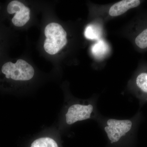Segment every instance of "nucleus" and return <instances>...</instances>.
Returning a JSON list of instances; mask_svg holds the SVG:
<instances>
[{"label":"nucleus","instance_id":"1","mask_svg":"<svg viewBox=\"0 0 147 147\" xmlns=\"http://www.w3.org/2000/svg\"><path fill=\"white\" fill-rule=\"evenodd\" d=\"M46 39L44 48L48 54L54 55L61 50L67 43V33L60 24L52 23L45 27Z\"/></svg>","mask_w":147,"mask_h":147},{"label":"nucleus","instance_id":"2","mask_svg":"<svg viewBox=\"0 0 147 147\" xmlns=\"http://www.w3.org/2000/svg\"><path fill=\"white\" fill-rule=\"evenodd\" d=\"M2 71L7 79L16 81H28L32 78L34 74L33 67L22 59L18 60L15 63L8 62L4 64Z\"/></svg>","mask_w":147,"mask_h":147},{"label":"nucleus","instance_id":"3","mask_svg":"<svg viewBox=\"0 0 147 147\" xmlns=\"http://www.w3.org/2000/svg\"><path fill=\"white\" fill-rule=\"evenodd\" d=\"M108 126L105 130L111 143L119 141L131 129L132 123L129 120H117L110 119L107 121Z\"/></svg>","mask_w":147,"mask_h":147},{"label":"nucleus","instance_id":"4","mask_svg":"<svg viewBox=\"0 0 147 147\" xmlns=\"http://www.w3.org/2000/svg\"><path fill=\"white\" fill-rule=\"evenodd\" d=\"M93 110V107L91 105H85L76 104L71 105L65 115L67 123L71 125L77 121L90 118Z\"/></svg>","mask_w":147,"mask_h":147},{"label":"nucleus","instance_id":"5","mask_svg":"<svg viewBox=\"0 0 147 147\" xmlns=\"http://www.w3.org/2000/svg\"><path fill=\"white\" fill-rule=\"evenodd\" d=\"M141 3L139 0H123L116 3L110 7L109 14L111 16H117L123 14L129 9L139 6Z\"/></svg>","mask_w":147,"mask_h":147},{"label":"nucleus","instance_id":"6","mask_svg":"<svg viewBox=\"0 0 147 147\" xmlns=\"http://www.w3.org/2000/svg\"><path fill=\"white\" fill-rule=\"evenodd\" d=\"M30 9L26 7L22 10L16 12L12 19V23L16 26H23L30 20Z\"/></svg>","mask_w":147,"mask_h":147},{"label":"nucleus","instance_id":"7","mask_svg":"<svg viewBox=\"0 0 147 147\" xmlns=\"http://www.w3.org/2000/svg\"><path fill=\"white\" fill-rule=\"evenodd\" d=\"M108 45L102 40L94 44L92 48V52L96 57L100 58L107 54L108 52Z\"/></svg>","mask_w":147,"mask_h":147},{"label":"nucleus","instance_id":"8","mask_svg":"<svg viewBox=\"0 0 147 147\" xmlns=\"http://www.w3.org/2000/svg\"><path fill=\"white\" fill-rule=\"evenodd\" d=\"M31 147H58L55 140L49 137L36 139L32 143Z\"/></svg>","mask_w":147,"mask_h":147},{"label":"nucleus","instance_id":"9","mask_svg":"<svg viewBox=\"0 0 147 147\" xmlns=\"http://www.w3.org/2000/svg\"><path fill=\"white\" fill-rule=\"evenodd\" d=\"M85 36L88 39H98L100 36V30L96 26L89 25L86 28Z\"/></svg>","mask_w":147,"mask_h":147},{"label":"nucleus","instance_id":"10","mask_svg":"<svg viewBox=\"0 0 147 147\" xmlns=\"http://www.w3.org/2000/svg\"><path fill=\"white\" fill-rule=\"evenodd\" d=\"M134 41L136 45L140 49L147 48V28L137 35Z\"/></svg>","mask_w":147,"mask_h":147},{"label":"nucleus","instance_id":"11","mask_svg":"<svg viewBox=\"0 0 147 147\" xmlns=\"http://www.w3.org/2000/svg\"><path fill=\"white\" fill-rule=\"evenodd\" d=\"M137 86L142 91L147 93V73L143 72L140 74L136 79Z\"/></svg>","mask_w":147,"mask_h":147},{"label":"nucleus","instance_id":"12","mask_svg":"<svg viewBox=\"0 0 147 147\" xmlns=\"http://www.w3.org/2000/svg\"><path fill=\"white\" fill-rule=\"evenodd\" d=\"M23 3L17 1H13L9 3L7 7V12L9 14L16 13L26 7Z\"/></svg>","mask_w":147,"mask_h":147}]
</instances>
